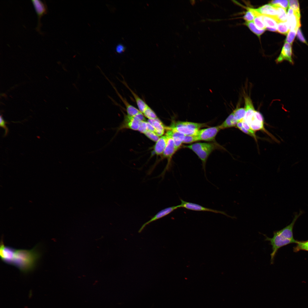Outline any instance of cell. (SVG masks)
<instances>
[{
  "mask_svg": "<svg viewBox=\"0 0 308 308\" xmlns=\"http://www.w3.org/2000/svg\"><path fill=\"white\" fill-rule=\"evenodd\" d=\"M303 213L301 210L300 211L299 213H296L291 223L282 229L274 232L272 238L265 236V240L270 242L272 246V251L270 255L271 264L273 262L275 256L279 249L291 243H296L297 241L293 237V228L296 221Z\"/></svg>",
  "mask_w": 308,
  "mask_h": 308,
  "instance_id": "cell-1",
  "label": "cell"
},
{
  "mask_svg": "<svg viewBox=\"0 0 308 308\" xmlns=\"http://www.w3.org/2000/svg\"><path fill=\"white\" fill-rule=\"evenodd\" d=\"M38 246L36 245L31 250L16 249L11 265L23 273L32 271L41 256Z\"/></svg>",
  "mask_w": 308,
  "mask_h": 308,
  "instance_id": "cell-2",
  "label": "cell"
},
{
  "mask_svg": "<svg viewBox=\"0 0 308 308\" xmlns=\"http://www.w3.org/2000/svg\"><path fill=\"white\" fill-rule=\"evenodd\" d=\"M208 126L205 123L188 121H173L169 128L175 130L185 135H196L201 128Z\"/></svg>",
  "mask_w": 308,
  "mask_h": 308,
  "instance_id": "cell-3",
  "label": "cell"
},
{
  "mask_svg": "<svg viewBox=\"0 0 308 308\" xmlns=\"http://www.w3.org/2000/svg\"><path fill=\"white\" fill-rule=\"evenodd\" d=\"M214 144L206 143H197L185 147L189 148L193 151L202 162L204 169L207 159L212 152L216 148Z\"/></svg>",
  "mask_w": 308,
  "mask_h": 308,
  "instance_id": "cell-4",
  "label": "cell"
},
{
  "mask_svg": "<svg viewBox=\"0 0 308 308\" xmlns=\"http://www.w3.org/2000/svg\"><path fill=\"white\" fill-rule=\"evenodd\" d=\"M180 200L181 201V204H180L178 205L179 208H183L188 210L196 211L210 212L215 213L222 214L228 217L233 218H235V217H232L228 215L224 211L205 207L199 204L192 202L185 201L181 199H180Z\"/></svg>",
  "mask_w": 308,
  "mask_h": 308,
  "instance_id": "cell-5",
  "label": "cell"
},
{
  "mask_svg": "<svg viewBox=\"0 0 308 308\" xmlns=\"http://www.w3.org/2000/svg\"><path fill=\"white\" fill-rule=\"evenodd\" d=\"M16 249L12 247L5 246L3 242V237H1L0 245V256L3 262L11 265Z\"/></svg>",
  "mask_w": 308,
  "mask_h": 308,
  "instance_id": "cell-6",
  "label": "cell"
},
{
  "mask_svg": "<svg viewBox=\"0 0 308 308\" xmlns=\"http://www.w3.org/2000/svg\"><path fill=\"white\" fill-rule=\"evenodd\" d=\"M220 130L219 125L200 129L197 135L199 141H212Z\"/></svg>",
  "mask_w": 308,
  "mask_h": 308,
  "instance_id": "cell-7",
  "label": "cell"
},
{
  "mask_svg": "<svg viewBox=\"0 0 308 308\" xmlns=\"http://www.w3.org/2000/svg\"><path fill=\"white\" fill-rule=\"evenodd\" d=\"M287 22L289 30H297L301 27L300 11H295L289 8L287 14Z\"/></svg>",
  "mask_w": 308,
  "mask_h": 308,
  "instance_id": "cell-8",
  "label": "cell"
},
{
  "mask_svg": "<svg viewBox=\"0 0 308 308\" xmlns=\"http://www.w3.org/2000/svg\"><path fill=\"white\" fill-rule=\"evenodd\" d=\"M284 60L288 61L293 64L294 62L292 58L291 44L285 42L282 48L281 53L276 60L277 63H280Z\"/></svg>",
  "mask_w": 308,
  "mask_h": 308,
  "instance_id": "cell-9",
  "label": "cell"
},
{
  "mask_svg": "<svg viewBox=\"0 0 308 308\" xmlns=\"http://www.w3.org/2000/svg\"><path fill=\"white\" fill-rule=\"evenodd\" d=\"M38 16V23L37 30L40 32L41 26L40 19L42 16L46 13L47 7L45 2L40 0H31Z\"/></svg>",
  "mask_w": 308,
  "mask_h": 308,
  "instance_id": "cell-10",
  "label": "cell"
},
{
  "mask_svg": "<svg viewBox=\"0 0 308 308\" xmlns=\"http://www.w3.org/2000/svg\"><path fill=\"white\" fill-rule=\"evenodd\" d=\"M178 208H179L178 205L167 207L161 210L153 216L149 220L143 224L139 230L138 232H141L147 225L169 214Z\"/></svg>",
  "mask_w": 308,
  "mask_h": 308,
  "instance_id": "cell-11",
  "label": "cell"
},
{
  "mask_svg": "<svg viewBox=\"0 0 308 308\" xmlns=\"http://www.w3.org/2000/svg\"><path fill=\"white\" fill-rule=\"evenodd\" d=\"M255 9L261 14L273 17L278 23L277 18V11L276 7L271 4L265 5Z\"/></svg>",
  "mask_w": 308,
  "mask_h": 308,
  "instance_id": "cell-12",
  "label": "cell"
},
{
  "mask_svg": "<svg viewBox=\"0 0 308 308\" xmlns=\"http://www.w3.org/2000/svg\"><path fill=\"white\" fill-rule=\"evenodd\" d=\"M166 135L167 137V142L163 155L164 157L167 158L169 160L177 150L175 147L171 136L167 133Z\"/></svg>",
  "mask_w": 308,
  "mask_h": 308,
  "instance_id": "cell-13",
  "label": "cell"
},
{
  "mask_svg": "<svg viewBox=\"0 0 308 308\" xmlns=\"http://www.w3.org/2000/svg\"><path fill=\"white\" fill-rule=\"evenodd\" d=\"M123 83L131 93L135 100L138 110L143 114L149 106L130 88L125 81H123Z\"/></svg>",
  "mask_w": 308,
  "mask_h": 308,
  "instance_id": "cell-14",
  "label": "cell"
},
{
  "mask_svg": "<svg viewBox=\"0 0 308 308\" xmlns=\"http://www.w3.org/2000/svg\"><path fill=\"white\" fill-rule=\"evenodd\" d=\"M167 133L172 138L175 147L178 150L183 143V141L185 136L184 135L174 130L168 128Z\"/></svg>",
  "mask_w": 308,
  "mask_h": 308,
  "instance_id": "cell-15",
  "label": "cell"
},
{
  "mask_svg": "<svg viewBox=\"0 0 308 308\" xmlns=\"http://www.w3.org/2000/svg\"><path fill=\"white\" fill-rule=\"evenodd\" d=\"M167 137L165 135L160 137L156 142L154 147L155 153L159 155L163 154L167 143Z\"/></svg>",
  "mask_w": 308,
  "mask_h": 308,
  "instance_id": "cell-16",
  "label": "cell"
},
{
  "mask_svg": "<svg viewBox=\"0 0 308 308\" xmlns=\"http://www.w3.org/2000/svg\"><path fill=\"white\" fill-rule=\"evenodd\" d=\"M245 108L246 114L244 119L246 122L249 119L256 110L251 98L248 96L244 97Z\"/></svg>",
  "mask_w": 308,
  "mask_h": 308,
  "instance_id": "cell-17",
  "label": "cell"
},
{
  "mask_svg": "<svg viewBox=\"0 0 308 308\" xmlns=\"http://www.w3.org/2000/svg\"><path fill=\"white\" fill-rule=\"evenodd\" d=\"M147 121L153 126L155 129V133L159 137L161 136L164 134L165 127L158 118L154 119H148Z\"/></svg>",
  "mask_w": 308,
  "mask_h": 308,
  "instance_id": "cell-18",
  "label": "cell"
},
{
  "mask_svg": "<svg viewBox=\"0 0 308 308\" xmlns=\"http://www.w3.org/2000/svg\"><path fill=\"white\" fill-rule=\"evenodd\" d=\"M238 121L235 118L232 112L230 114L225 121L219 125L221 130L236 126Z\"/></svg>",
  "mask_w": 308,
  "mask_h": 308,
  "instance_id": "cell-19",
  "label": "cell"
},
{
  "mask_svg": "<svg viewBox=\"0 0 308 308\" xmlns=\"http://www.w3.org/2000/svg\"><path fill=\"white\" fill-rule=\"evenodd\" d=\"M260 16L265 24L266 27H270L277 29L278 23L274 18L268 16L261 14Z\"/></svg>",
  "mask_w": 308,
  "mask_h": 308,
  "instance_id": "cell-20",
  "label": "cell"
},
{
  "mask_svg": "<svg viewBox=\"0 0 308 308\" xmlns=\"http://www.w3.org/2000/svg\"><path fill=\"white\" fill-rule=\"evenodd\" d=\"M234 117L238 122H242L246 114L244 108H236L232 112Z\"/></svg>",
  "mask_w": 308,
  "mask_h": 308,
  "instance_id": "cell-21",
  "label": "cell"
},
{
  "mask_svg": "<svg viewBox=\"0 0 308 308\" xmlns=\"http://www.w3.org/2000/svg\"><path fill=\"white\" fill-rule=\"evenodd\" d=\"M245 24L254 33L257 35L258 37L264 32L265 30H261L258 29L254 22L253 21L246 22Z\"/></svg>",
  "mask_w": 308,
  "mask_h": 308,
  "instance_id": "cell-22",
  "label": "cell"
},
{
  "mask_svg": "<svg viewBox=\"0 0 308 308\" xmlns=\"http://www.w3.org/2000/svg\"><path fill=\"white\" fill-rule=\"evenodd\" d=\"M276 7L277 11V18L278 23L280 22H286L287 19V15L286 10L281 7Z\"/></svg>",
  "mask_w": 308,
  "mask_h": 308,
  "instance_id": "cell-23",
  "label": "cell"
},
{
  "mask_svg": "<svg viewBox=\"0 0 308 308\" xmlns=\"http://www.w3.org/2000/svg\"><path fill=\"white\" fill-rule=\"evenodd\" d=\"M289 31L287 22H280L277 24V31L283 35H286Z\"/></svg>",
  "mask_w": 308,
  "mask_h": 308,
  "instance_id": "cell-24",
  "label": "cell"
},
{
  "mask_svg": "<svg viewBox=\"0 0 308 308\" xmlns=\"http://www.w3.org/2000/svg\"><path fill=\"white\" fill-rule=\"evenodd\" d=\"M296 246L294 248V251L297 252L301 250L308 251V240L305 241H297Z\"/></svg>",
  "mask_w": 308,
  "mask_h": 308,
  "instance_id": "cell-25",
  "label": "cell"
},
{
  "mask_svg": "<svg viewBox=\"0 0 308 308\" xmlns=\"http://www.w3.org/2000/svg\"><path fill=\"white\" fill-rule=\"evenodd\" d=\"M270 4L275 7H281L286 10L288 6L289 1L287 0L272 1L271 2Z\"/></svg>",
  "mask_w": 308,
  "mask_h": 308,
  "instance_id": "cell-26",
  "label": "cell"
},
{
  "mask_svg": "<svg viewBox=\"0 0 308 308\" xmlns=\"http://www.w3.org/2000/svg\"><path fill=\"white\" fill-rule=\"evenodd\" d=\"M143 114L148 119H154L158 118L154 111L149 106L145 110Z\"/></svg>",
  "mask_w": 308,
  "mask_h": 308,
  "instance_id": "cell-27",
  "label": "cell"
},
{
  "mask_svg": "<svg viewBox=\"0 0 308 308\" xmlns=\"http://www.w3.org/2000/svg\"><path fill=\"white\" fill-rule=\"evenodd\" d=\"M260 14L258 16H255L254 19V23L257 27L261 30H265L266 27L260 16Z\"/></svg>",
  "mask_w": 308,
  "mask_h": 308,
  "instance_id": "cell-28",
  "label": "cell"
},
{
  "mask_svg": "<svg viewBox=\"0 0 308 308\" xmlns=\"http://www.w3.org/2000/svg\"><path fill=\"white\" fill-rule=\"evenodd\" d=\"M297 30L293 29L289 31L286 38L285 42L291 44H292L297 34Z\"/></svg>",
  "mask_w": 308,
  "mask_h": 308,
  "instance_id": "cell-29",
  "label": "cell"
},
{
  "mask_svg": "<svg viewBox=\"0 0 308 308\" xmlns=\"http://www.w3.org/2000/svg\"><path fill=\"white\" fill-rule=\"evenodd\" d=\"M198 141L199 140L197 135H185L183 143H191Z\"/></svg>",
  "mask_w": 308,
  "mask_h": 308,
  "instance_id": "cell-30",
  "label": "cell"
},
{
  "mask_svg": "<svg viewBox=\"0 0 308 308\" xmlns=\"http://www.w3.org/2000/svg\"><path fill=\"white\" fill-rule=\"evenodd\" d=\"M289 8L295 11H300L299 1L297 0L289 1Z\"/></svg>",
  "mask_w": 308,
  "mask_h": 308,
  "instance_id": "cell-31",
  "label": "cell"
},
{
  "mask_svg": "<svg viewBox=\"0 0 308 308\" xmlns=\"http://www.w3.org/2000/svg\"><path fill=\"white\" fill-rule=\"evenodd\" d=\"M248 11L246 12L243 17V18L246 22L252 21L254 18V15L252 12L248 8H246Z\"/></svg>",
  "mask_w": 308,
  "mask_h": 308,
  "instance_id": "cell-32",
  "label": "cell"
},
{
  "mask_svg": "<svg viewBox=\"0 0 308 308\" xmlns=\"http://www.w3.org/2000/svg\"><path fill=\"white\" fill-rule=\"evenodd\" d=\"M145 135L152 141L157 142L159 137L154 132L147 131L144 133Z\"/></svg>",
  "mask_w": 308,
  "mask_h": 308,
  "instance_id": "cell-33",
  "label": "cell"
},
{
  "mask_svg": "<svg viewBox=\"0 0 308 308\" xmlns=\"http://www.w3.org/2000/svg\"><path fill=\"white\" fill-rule=\"evenodd\" d=\"M8 123L7 121L4 120L3 117L2 115H1L0 117V125L1 127L5 130V133L4 134V137L7 136L9 133V129L6 125Z\"/></svg>",
  "mask_w": 308,
  "mask_h": 308,
  "instance_id": "cell-34",
  "label": "cell"
},
{
  "mask_svg": "<svg viewBox=\"0 0 308 308\" xmlns=\"http://www.w3.org/2000/svg\"><path fill=\"white\" fill-rule=\"evenodd\" d=\"M236 127L244 133L253 137L256 140V136L254 135L242 127V122H238Z\"/></svg>",
  "mask_w": 308,
  "mask_h": 308,
  "instance_id": "cell-35",
  "label": "cell"
},
{
  "mask_svg": "<svg viewBox=\"0 0 308 308\" xmlns=\"http://www.w3.org/2000/svg\"><path fill=\"white\" fill-rule=\"evenodd\" d=\"M147 121H141L139 124L138 130L140 132L144 133L147 130Z\"/></svg>",
  "mask_w": 308,
  "mask_h": 308,
  "instance_id": "cell-36",
  "label": "cell"
},
{
  "mask_svg": "<svg viewBox=\"0 0 308 308\" xmlns=\"http://www.w3.org/2000/svg\"><path fill=\"white\" fill-rule=\"evenodd\" d=\"M242 127L249 132L256 136L255 131L252 130L248 123L244 119L242 121Z\"/></svg>",
  "mask_w": 308,
  "mask_h": 308,
  "instance_id": "cell-37",
  "label": "cell"
},
{
  "mask_svg": "<svg viewBox=\"0 0 308 308\" xmlns=\"http://www.w3.org/2000/svg\"><path fill=\"white\" fill-rule=\"evenodd\" d=\"M297 37L300 41L307 44V43L301 31L299 28L298 29L297 31Z\"/></svg>",
  "mask_w": 308,
  "mask_h": 308,
  "instance_id": "cell-38",
  "label": "cell"
},
{
  "mask_svg": "<svg viewBox=\"0 0 308 308\" xmlns=\"http://www.w3.org/2000/svg\"><path fill=\"white\" fill-rule=\"evenodd\" d=\"M125 50V46L121 44H119L117 45L116 48V52L119 53H121L123 52Z\"/></svg>",
  "mask_w": 308,
  "mask_h": 308,
  "instance_id": "cell-39",
  "label": "cell"
},
{
  "mask_svg": "<svg viewBox=\"0 0 308 308\" xmlns=\"http://www.w3.org/2000/svg\"><path fill=\"white\" fill-rule=\"evenodd\" d=\"M147 130L155 132V129L153 126L147 121Z\"/></svg>",
  "mask_w": 308,
  "mask_h": 308,
  "instance_id": "cell-40",
  "label": "cell"
},
{
  "mask_svg": "<svg viewBox=\"0 0 308 308\" xmlns=\"http://www.w3.org/2000/svg\"><path fill=\"white\" fill-rule=\"evenodd\" d=\"M32 295V292L31 290H30L29 293V298L31 297Z\"/></svg>",
  "mask_w": 308,
  "mask_h": 308,
  "instance_id": "cell-41",
  "label": "cell"
}]
</instances>
